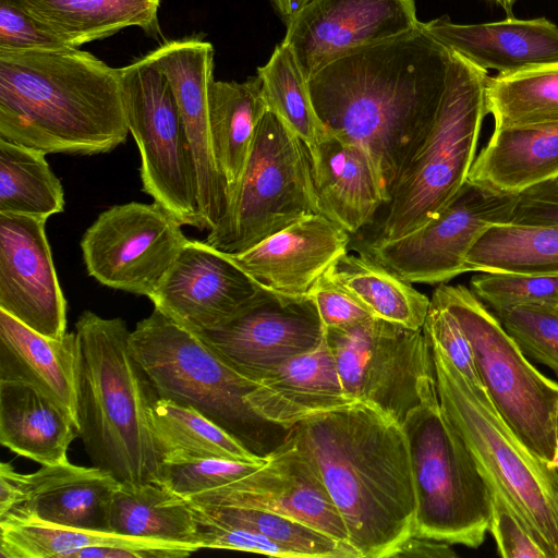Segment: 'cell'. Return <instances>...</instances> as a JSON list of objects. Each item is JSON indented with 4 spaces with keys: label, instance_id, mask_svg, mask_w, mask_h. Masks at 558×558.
I'll use <instances>...</instances> for the list:
<instances>
[{
    "label": "cell",
    "instance_id": "cell-1",
    "mask_svg": "<svg viewBox=\"0 0 558 558\" xmlns=\"http://www.w3.org/2000/svg\"><path fill=\"white\" fill-rule=\"evenodd\" d=\"M452 56L420 22L339 57L306 81L327 134L368 153L387 201L403 160L435 113Z\"/></svg>",
    "mask_w": 558,
    "mask_h": 558
},
{
    "label": "cell",
    "instance_id": "cell-2",
    "mask_svg": "<svg viewBox=\"0 0 558 558\" xmlns=\"http://www.w3.org/2000/svg\"><path fill=\"white\" fill-rule=\"evenodd\" d=\"M284 438L320 476L360 558H388L413 536L416 497L407 436L377 408L354 401L314 414Z\"/></svg>",
    "mask_w": 558,
    "mask_h": 558
},
{
    "label": "cell",
    "instance_id": "cell-3",
    "mask_svg": "<svg viewBox=\"0 0 558 558\" xmlns=\"http://www.w3.org/2000/svg\"><path fill=\"white\" fill-rule=\"evenodd\" d=\"M129 132L121 69L72 47L0 50V138L45 154L94 155Z\"/></svg>",
    "mask_w": 558,
    "mask_h": 558
},
{
    "label": "cell",
    "instance_id": "cell-4",
    "mask_svg": "<svg viewBox=\"0 0 558 558\" xmlns=\"http://www.w3.org/2000/svg\"><path fill=\"white\" fill-rule=\"evenodd\" d=\"M78 347V436L93 464L120 483H157L161 461L149 410L158 398L130 350L121 318L84 311L75 323Z\"/></svg>",
    "mask_w": 558,
    "mask_h": 558
},
{
    "label": "cell",
    "instance_id": "cell-5",
    "mask_svg": "<svg viewBox=\"0 0 558 558\" xmlns=\"http://www.w3.org/2000/svg\"><path fill=\"white\" fill-rule=\"evenodd\" d=\"M488 78L487 71L453 51L439 104L403 160L369 242L418 229L438 216L466 182L488 113Z\"/></svg>",
    "mask_w": 558,
    "mask_h": 558
},
{
    "label": "cell",
    "instance_id": "cell-6",
    "mask_svg": "<svg viewBox=\"0 0 558 558\" xmlns=\"http://www.w3.org/2000/svg\"><path fill=\"white\" fill-rule=\"evenodd\" d=\"M428 340L444 412L489 485L505 496L547 558H558V473L521 442L484 387L469 380L441 347Z\"/></svg>",
    "mask_w": 558,
    "mask_h": 558
},
{
    "label": "cell",
    "instance_id": "cell-7",
    "mask_svg": "<svg viewBox=\"0 0 558 558\" xmlns=\"http://www.w3.org/2000/svg\"><path fill=\"white\" fill-rule=\"evenodd\" d=\"M401 426L416 497L413 535L477 548L489 531L492 488L444 412L435 375L424 379Z\"/></svg>",
    "mask_w": 558,
    "mask_h": 558
},
{
    "label": "cell",
    "instance_id": "cell-8",
    "mask_svg": "<svg viewBox=\"0 0 558 558\" xmlns=\"http://www.w3.org/2000/svg\"><path fill=\"white\" fill-rule=\"evenodd\" d=\"M129 343L159 398L194 408L257 453L268 423L245 400L256 381L236 373L194 332L156 308L136 324Z\"/></svg>",
    "mask_w": 558,
    "mask_h": 558
},
{
    "label": "cell",
    "instance_id": "cell-9",
    "mask_svg": "<svg viewBox=\"0 0 558 558\" xmlns=\"http://www.w3.org/2000/svg\"><path fill=\"white\" fill-rule=\"evenodd\" d=\"M317 213L310 149L268 109L257 124L227 211L205 242L223 253L239 254L301 217Z\"/></svg>",
    "mask_w": 558,
    "mask_h": 558
},
{
    "label": "cell",
    "instance_id": "cell-10",
    "mask_svg": "<svg viewBox=\"0 0 558 558\" xmlns=\"http://www.w3.org/2000/svg\"><path fill=\"white\" fill-rule=\"evenodd\" d=\"M432 298L457 318L465 332L482 386L499 415L532 454L550 468L556 448L558 383L532 365L471 289L440 283Z\"/></svg>",
    "mask_w": 558,
    "mask_h": 558
},
{
    "label": "cell",
    "instance_id": "cell-11",
    "mask_svg": "<svg viewBox=\"0 0 558 558\" xmlns=\"http://www.w3.org/2000/svg\"><path fill=\"white\" fill-rule=\"evenodd\" d=\"M121 86L143 191L182 226L205 230L193 151L166 76L144 56L121 68Z\"/></svg>",
    "mask_w": 558,
    "mask_h": 558
},
{
    "label": "cell",
    "instance_id": "cell-12",
    "mask_svg": "<svg viewBox=\"0 0 558 558\" xmlns=\"http://www.w3.org/2000/svg\"><path fill=\"white\" fill-rule=\"evenodd\" d=\"M345 395L402 424L421 401L425 378L435 375L424 329L372 316L343 328L325 329Z\"/></svg>",
    "mask_w": 558,
    "mask_h": 558
},
{
    "label": "cell",
    "instance_id": "cell-13",
    "mask_svg": "<svg viewBox=\"0 0 558 558\" xmlns=\"http://www.w3.org/2000/svg\"><path fill=\"white\" fill-rule=\"evenodd\" d=\"M519 194L466 182L450 204L418 229L361 252L409 283H444L464 274L463 263L492 226L511 222Z\"/></svg>",
    "mask_w": 558,
    "mask_h": 558
},
{
    "label": "cell",
    "instance_id": "cell-14",
    "mask_svg": "<svg viewBox=\"0 0 558 558\" xmlns=\"http://www.w3.org/2000/svg\"><path fill=\"white\" fill-rule=\"evenodd\" d=\"M181 227L156 202L112 206L81 240L86 270L102 286L149 298L189 240Z\"/></svg>",
    "mask_w": 558,
    "mask_h": 558
},
{
    "label": "cell",
    "instance_id": "cell-15",
    "mask_svg": "<svg viewBox=\"0 0 558 558\" xmlns=\"http://www.w3.org/2000/svg\"><path fill=\"white\" fill-rule=\"evenodd\" d=\"M194 333L232 369L257 383L316 348L325 328L308 295L290 298L263 289L227 323Z\"/></svg>",
    "mask_w": 558,
    "mask_h": 558
},
{
    "label": "cell",
    "instance_id": "cell-16",
    "mask_svg": "<svg viewBox=\"0 0 558 558\" xmlns=\"http://www.w3.org/2000/svg\"><path fill=\"white\" fill-rule=\"evenodd\" d=\"M120 482L97 466L64 462L22 474L0 464V524L39 521L110 532L109 515Z\"/></svg>",
    "mask_w": 558,
    "mask_h": 558
},
{
    "label": "cell",
    "instance_id": "cell-17",
    "mask_svg": "<svg viewBox=\"0 0 558 558\" xmlns=\"http://www.w3.org/2000/svg\"><path fill=\"white\" fill-rule=\"evenodd\" d=\"M418 23L415 0H310L286 24L282 43L307 81L339 57Z\"/></svg>",
    "mask_w": 558,
    "mask_h": 558
},
{
    "label": "cell",
    "instance_id": "cell-18",
    "mask_svg": "<svg viewBox=\"0 0 558 558\" xmlns=\"http://www.w3.org/2000/svg\"><path fill=\"white\" fill-rule=\"evenodd\" d=\"M266 457V462L253 473L187 500L198 506H233L272 511L349 544L347 529L329 493L298 446L284 438Z\"/></svg>",
    "mask_w": 558,
    "mask_h": 558
},
{
    "label": "cell",
    "instance_id": "cell-19",
    "mask_svg": "<svg viewBox=\"0 0 558 558\" xmlns=\"http://www.w3.org/2000/svg\"><path fill=\"white\" fill-rule=\"evenodd\" d=\"M262 290L229 254L187 240L148 299L179 325L199 332L230 320Z\"/></svg>",
    "mask_w": 558,
    "mask_h": 558
},
{
    "label": "cell",
    "instance_id": "cell-20",
    "mask_svg": "<svg viewBox=\"0 0 558 558\" xmlns=\"http://www.w3.org/2000/svg\"><path fill=\"white\" fill-rule=\"evenodd\" d=\"M215 50L201 35L165 41L145 56L167 78L193 151L199 209L208 231L222 220L229 203L228 184L211 147L208 92L214 80Z\"/></svg>",
    "mask_w": 558,
    "mask_h": 558
},
{
    "label": "cell",
    "instance_id": "cell-21",
    "mask_svg": "<svg viewBox=\"0 0 558 558\" xmlns=\"http://www.w3.org/2000/svg\"><path fill=\"white\" fill-rule=\"evenodd\" d=\"M46 221L0 214V310L46 337L61 339L66 333V300Z\"/></svg>",
    "mask_w": 558,
    "mask_h": 558
},
{
    "label": "cell",
    "instance_id": "cell-22",
    "mask_svg": "<svg viewBox=\"0 0 558 558\" xmlns=\"http://www.w3.org/2000/svg\"><path fill=\"white\" fill-rule=\"evenodd\" d=\"M350 233L324 215L308 214L253 247L229 254L260 288L304 298L315 282L348 253Z\"/></svg>",
    "mask_w": 558,
    "mask_h": 558
},
{
    "label": "cell",
    "instance_id": "cell-23",
    "mask_svg": "<svg viewBox=\"0 0 558 558\" xmlns=\"http://www.w3.org/2000/svg\"><path fill=\"white\" fill-rule=\"evenodd\" d=\"M441 44L476 66L512 74L558 62V26L546 17L457 24L447 16L421 22Z\"/></svg>",
    "mask_w": 558,
    "mask_h": 558
},
{
    "label": "cell",
    "instance_id": "cell-24",
    "mask_svg": "<svg viewBox=\"0 0 558 558\" xmlns=\"http://www.w3.org/2000/svg\"><path fill=\"white\" fill-rule=\"evenodd\" d=\"M245 400L268 424L290 429L303 420L354 402L339 378L332 351L325 338L257 381Z\"/></svg>",
    "mask_w": 558,
    "mask_h": 558
},
{
    "label": "cell",
    "instance_id": "cell-25",
    "mask_svg": "<svg viewBox=\"0 0 558 558\" xmlns=\"http://www.w3.org/2000/svg\"><path fill=\"white\" fill-rule=\"evenodd\" d=\"M311 157L319 214L350 234L372 222L387 196L368 153L327 134Z\"/></svg>",
    "mask_w": 558,
    "mask_h": 558
},
{
    "label": "cell",
    "instance_id": "cell-26",
    "mask_svg": "<svg viewBox=\"0 0 558 558\" xmlns=\"http://www.w3.org/2000/svg\"><path fill=\"white\" fill-rule=\"evenodd\" d=\"M76 333L46 337L0 310V380L28 383L65 408L77 422Z\"/></svg>",
    "mask_w": 558,
    "mask_h": 558
},
{
    "label": "cell",
    "instance_id": "cell-27",
    "mask_svg": "<svg viewBox=\"0 0 558 558\" xmlns=\"http://www.w3.org/2000/svg\"><path fill=\"white\" fill-rule=\"evenodd\" d=\"M78 436L75 417L37 387L0 380V444L41 465L68 462Z\"/></svg>",
    "mask_w": 558,
    "mask_h": 558
},
{
    "label": "cell",
    "instance_id": "cell-28",
    "mask_svg": "<svg viewBox=\"0 0 558 558\" xmlns=\"http://www.w3.org/2000/svg\"><path fill=\"white\" fill-rule=\"evenodd\" d=\"M557 178L558 123L494 128L468 175L471 182L508 194Z\"/></svg>",
    "mask_w": 558,
    "mask_h": 558
},
{
    "label": "cell",
    "instance_id": "cell-29",
    "mask_svg": "<svg viewBox=\"0 0 558 558\" xmlns=\"http://www.w3.org/2000/svg\"><path fill=\"white\" fill-rule=\"evenodd\" d=\"M36 20L69 47L110 37L128 27L161 35L160 0H19Z\"/></svg>",
    "mask_w": 558,
    "mask_h": 558
},
{
    "label": "cell",
    "instance_id": "cell-30",
    "mask_svg": "<svg viewBox=\"0 0 558 558\" xmlns=\"http://www.w3.org/2000/svg\"><path fill=\"white\" fill-rule=\"evenodd\" d=\"M267 110L257 75L244 82L213 80L210 83L211 147L218 169L228 184L229 197L244 170L257 124Z\"/></svg>",
    "mask_w": 558,
    "mask_h": 558
},
{
    "label": "cell",
    "instance_id": "cell-31",
    "mask_svg": "<svg viewBox=\"0 0 558 558\" xmlns=\"http://www.w3.org/2000/svg\"><path fill=\"white\" fill-rule=\"evenodd\" d=\"M109 529L203 548L192 504L159 483H120L111 501Z\"/></svg>",
    "mask_w": 558,
    "mask_h": 558
},
{
    "label": "cell",
    "instance_id": "cell-32",
    "mask_svg": "<svg viewBox=\"0 0 558 558\" xmlns=\"http://www.w3.org/2000/svg\"><path fill=\"white\" fill-rule=\"evenodd\" d=\"M149 423L161 464L206 459L260 461L265 458L194 408L172 400L156 398L149 410Z\"/></svg>",
    "mask_w": 558,
    "mask_h": 558
},
{
    "label": "cell",
    "instance_id": "cell-33",
    "mask_svg": "<svg viewBox=\"0 0 558 558\" xmlns=\"http://www.w3.org/2000/svg\"><path fill=\"white\" fill-rule=\"evenodd\" d=\"M463 270L558 276V223L494 225L469 251Z\"/></svg>",
    "mask_w": 558,
    "mask_h": 558
},
{
    "label": "cell",
    "instance_id": "cell-34",
    "mask_svg": "<svg viewBox=\"0 0 558 558\" xmlns=\"http://www.w3.org/2000/svg\"><path fill=\"white\" fill-rule=\"evenodd\" d=\"M328 274L374 316L411 329L423 328L430 299L365 253H345Z\"/></svg>",
    "mask_w": 558,
    "mask_h": 558
},
{
    "label": "cell",
    "instance_id": "cell-35",
    "mask_svg": "<svg viewBox=\"0 0 558 558\" xmlns=\"http://www.w3.org/2000/svg\"><path fill=\"white\" fill-rule=\"evenodd\" d=\"M46 155L0 138V214L48 219L63 211L62 183Z\"/></svg>",
    "mask_w": 558,
    "mask_h": 558
},
{
    "label": "cell",
    "instance_id": "cell-36",
    "mask_svg": "<svg viewBox=\"0 0 558 558\" xmlns=\"http://www.w3.org/2000/svg\"><path fill=\"white\" fill-rule=\"evenodd\" d=\"M2 558H70L75 551L93 546H133L199 550L197 546L121 535L113 532L56 525L39 521L0 524Z\"/></svg>",
    "mask_w": 558,
    "mask_h": 558
},
{
    "label": "cell",
    "instance_id": "cell-37",
    "mask_svg": "<svg viewBox=\"0 0 558 558\" xmlns=\"http://www.w3.org/2000/svg\"><path fill=\"white\" fill-rule=\"evenodd\" d=\"M486 105L495 128L558 123V62L489 77Z\"/></svg>",
    "mask_w": 558,
    "mask_h": 558
},
{
    "label": "cell",
    "instance_id": "cell-38",
    "mask_svg": "<svg viewBox=\"0 0 558 558\" xmlns=\"http://www.w3.org/2000/svg\"><path fill=\"white\" fill-rule=\"evenodd\" d=\"M192 505L198 517L260 533L293 550L298 558H360L351 545L280 513L247 507Z\"/></svg>",
    "mask_w": 558,
    "mask_h": 558
},
{
    "label": "cell",
    "instance_id": "cell-39",
    "mask_svg": "<svg viewBox=\"0 0 558 558\" xmlns=\"http://www.w3.org/2000/svg\"><path fill=\"white\" fill-rule=\"evenodd\" d=\"M262 92L269 110L275 112L312 153L327 132L318 119L304 78L290 48L282 41L269 60L257 68Z\"/></svg>",
    "mask_w": 558,
    "mask_h": 558
},
{
    "label": "cell",
    "instance_id": "cell-40",
    "mask_svg": "<svg viewBox=\"0 0 558 558\" xmlns=\"http://www.w3.org/2000/svg\"><path fill=\"white\" fill-rule=\"evenodd\" d=\"M470 284L496 316L524 304L558 305V276L482 272Z\"/></svg>",
    "mask_w": 558,
    "mask_h": 558
},
{
    "label": "cell",
    "instance_id": "cell-41",
    "mask_svg": "<svg viewBox=\"0 0 558 558\" xmlns=\"http://www.w3.org/2000/svg\"><path fill=\"white\" fill-rule=\"evenodd\" d=\"M497 318L523 353L558 377V310L550 304H524Z\"/></svg>",
    "mask_w": 558,
    "mask_h": 558
},
{
    "label": "cell",
    "instance_id": "cell-42",
    "mask_svg": "<svg viewBox=\"0 0 558 558\" xmlns=\"http://www.w3.org/2000/svg\"><path fill=\"white\" fill-rule=\"evenodd\" d=\"M260 461L206 459L192 463L161 464L157 483L185 499L216 490L253 473Z\"/></svg>",
    "mask_w": 558,
    "mask_h": 558
},
{
    "label": "cell",
    "instance_id": "cell-43",
    "mask_svg": "<svg viewBox=\"0 0 558 558\" xmlns=\"http://www.w3.org/2000/svg\"><path fill=\"white\" fill-rule=\"evenodd\" d=\"M66 47L63 40L29 14L19 0H0V50Z\"/></svg>",
    "mask_w": 558,
    "mask_h": 558
},
{
    "label": "cell",
    "instance_id": "cell-44",
    "mask_svg": "<svg viewBox=\"0 0 558 558\" xmlns=\"http://www.w3.org/2000/svg\"><path fill=\"white\" fill-rule=\"evenodd\" d=\"M425 335L437 342L453 365L472 383L481 384L472 345L457 318L437 300L430 299L423 326Z\"/></svg>",
    "mask_w": 558,
    "mask_h": 558
},
{
    "label": "cell",
    "instance_id": "cell-45",
    "mask_svg": "<svg viewBox=\"0 0 558 558\" xmlns=\"http://www.w3.org/2000/svg\"><path fill=\"white\" fill-rule=\"evenodd\" d=\"M492 533L504 558H547L505 496L492 487Z\"/></svg>",
    "mask_w": 558,
    "mask_h": 558
},
{
    "label": "cell",
    "instance_id": "cell-46",
    "mask_svg": "<svg viewBox=\"0 0 558 558\" xmlns=\"http://www.w3.org/2000/svg\"><path fill=\"white\" fill-rule=\"evenodd\" d=\"M325 329L343 328L372 316V312L349 290L336 281L328 270L308 292Z\"/></svg>",
    "mask_w": 558,
    "mask_h": 558
},
{
    "label": "cell",
    "instance_id": "cell-47",
    "mask_svg": "<svg viewBox=\"0 0 558 558\" xmlns=\"http://www.w3.org/2000/svg\"><path fill=\"white\" fill-rule=\"evenodd\" d=\"M195 515L198 522L199 539L203 548L240 550L280 558H298L293 550L260 533L216 524L198 517L196 512Z\"/></svg>",
    "mask_w": 558,
    "mask_h": 558
},
{
    "label": "cell",
    "instance_id": "cell-48",
    "mask_svg": "<svg viewBox=\"0 0 558 558\" xmlns=\"http://www.w3.org/2000/svg\"><path fill=\"white\" fill-rule=\"evenodd\" d=\"M511 222L557 225L558 178L541 183L519 194Z\"/></svg>",
    "mask_w": 558,
    "mask_h": 558
},
{
    "label": "cell",
    "instance_id": "cell-49",
    "mask_svg": "<svg viewBox=\"0 0 558 558\" xmlns=\"http://www.w3.org/2000/svg\"><path fill=\"white\" fill-rule=\"evenodd\" d=\"M192 554L185 549L174 548L93 546L75 551L70 558H182Z\"/></svg>",
    "mask_w": 558,
    "mask_h": 558
},
{
    "label": "cell",
    "instance_id": "cell-50",
    "mask_svg": "<svg viewBox=\"0 0 558 558\" xmlns=\"http://www.w3.org/2000/svg\"><path fill=\"white\" fill-rule=\"evenodd\" d=\"M451 545L432 538L411 536L399 547L395 557L410 558H456Z\"/></svg>",
    "mask_w": 558,
    "mask_h": 558
},
{
    "label": "cell",
    "instance_id": "cell-51",
    "mask_svg": "<svg viewBox=\"0 0 558 558\" xmlns=\"http://www.w3.org/2000/svg\"><path fill=\"white\" fill-rule=\"evenodd\" d=\"M310 0H270L274 9L287 24Z\"/></svg>",
    "mask_w": 558,
    "mask_h": 558
},
{
    "label": "cell",
    "instance_id": "cell-52",
    "mask_svg": "<svg viewBox=\"0 0 558 558\" xmlns=\"http://www.w3.org/2000/svg\"><path fill=\"white\" fill-rule=\"evenodd\" d=\"M554 427H555V446H556V448H555L554 461H553L550 468H551V470H554L558 473V403H557L556 412H555Z\"/></svg>",
    "mask_w": 558,
    "mask_h": 558
},
{
    "label": "cell",
    "instance_id": "cell-53",
    "mask_svg": "<svg viewBox=\"0 0 558 558\" xmlns=\"http://www.w3.org/2000/svg\"><path fill=\"white\" fill-rule=\"evenodd\" d=\"M497 4H499L504 11L507 13L508 17H512V9L517 0H493Z\"/></svg>",
    "mask_w": 558,
    "mask_h": 558
},
{
    "label": "cell",
    "instance_id": "cell-54",
    "mask_svg": "<svg viewBox=\"0 0 558 558\" xmlns=\"http://www.w3.org/2000/svg\"><path fill=\"white\" fill-rule=\"evenodd\" d=\"M557 310H558V305H556Z\"/></svg>",
    "mask_w": 558,
    "mask_h": 558
}]
</instances>
